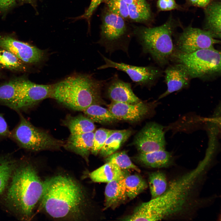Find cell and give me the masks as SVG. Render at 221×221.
Listing matches in <instances>:
<instances>
[{"mask_svg":"<svg viewBox=\"0 0 221 221\" xmlns=\"http://www.w3.org/2000/svg\"><path fill=\"white\" fill-rule=\"evenodd\" d=\"M131 133L129 130H115L106 140L99 152L100 154L107 157L115 153L128 139Z\"/></svg>","mask_w":221,"mask_h":221,"instance_id":"obj_22","label":"cell"},{"mask_svg":"<svg viewBox=\"0 0 221 221\" xmlns=\"http://www.w3.org/2000/svg\"><path fill=\"white\" fill-rule=\"evenodd\" d=\"M83 112L86 116L94 122L106 124L113 123L118 120L108 109L99 105H91Z\"/></svg>","mask_w":221,"mask_h":221,"instance_id":"obj_26","label":"cell"},{"mask_svg":"<svg viewBox=\"0 0 221 221\" xmlns=\"http://www.w3.org/2000/svg\"><path fill=\"white\" fill-rule=\"evenodd\" d=\"M94 137V132L80 134H71L63 145L66 149L86 158L91 152Z\"/></svg>","mask_w":221,"mask_h":221,"instance_id":"obj_18","label":"cell"},{"mask_svg":"<svg viewBox=\"0 0 221 221\" xmlns=\"http://www.w3.org/2000/svg\"><path fill=\"white\" fill-rule=\"evenodd\" d=\"M64 123L69 129L71 134H80L93 132L95 129L94 122L82 115L68 116Z\"/></svg>","mask_w":221,"mask_h":221,"instance_id":"obj_23","label":"cell"},{"mask_svg":"<svg viewBox=\"0 0 221 221\" xmlns=\"http://www.w3.org/2000/svg\"><path fill=\"white\" fill-rule=\"evenodd\" d=\"M205 10L206 17L205 31L214 38H221V2L218 1L210 3Z\"/></svg>","mask_w":221,"mask_h":221,"instance_id":"obj_19","label":"cell"},{"mask_svg":"<svg viewBox=\"0 0 221 221\" xmlns=\"http://www.w3.org/2000/svg\"><path fill=\"white\" fill-rule=\"evenodd\" d=\"M193 5L199 7H205L210 2L211 0H188Z\"/></svg>","mask_w":221,"mask_h":221,"instance_id":"obj_38","label":"cell"},{"mask_svg":"<svg viewBox=\"0 0 221 221\" xmlns=\"http://www.w3.org/2000/svg\"><path fill=\"white\" fill-rule=\"evenodd\" d=\"M10 137L20 147L33 151L59 149L64 144L46 131L34 126L21 114L19 123L11 132Z\"/></svg>","mask_w":221,"mask_h":221,"instance_id":"obj_8","label":"cell"},{"mask_svg":"<svg viewBox=\"0 0 221 221\" xmlns=\"http://www.w3.org/2000/svg\"><path fill=\"white\" fill-rule=\"evenodd\" d=\"M149 183L151 199L162 194L167 187L166 176L160 171L152 172L149 174Z\"/></svg>","mask_w":221,"mask_h":221,"instance_id":"obj_29","label":"cell"},{"mask_svg":"<svg viewBox=\"0 0 221 221\" xmlns=\"http://www.w3.org/2000/svg\"><path fill=\"white\" fill-rule=\"evenodd\" d=\"M0 68L23 72L28 71L29 65L11 52L0 47Z\"/></svg>","mask_w":221,"mask_h":221,"instance_id":"obj_24","label":"cell"},{"mask_svg":"<svg viewBox=\"0 0 221 221\" xmlns=\"http://www.w3.org/2000/svg\"><path fill=\"white\" fill-rule=\"evenodd\" d=\"M22 1H31L32 0H21Z\"/></svg>","mask_w":221,"mask_h":221,"instance_id":"obj_40","label":"cell"},{"mask_svg":"<svg viewBox=\"0 0 221 221\" xmlns=\"http://www.w3.org/2000/svg\"><path fill=\"white\" fill-rule=\"evenodd\" d=\"M157 5L158 9L161 11L170 10L179 8L175 0H158Z\"/></svg>","mask_w":221,"mask_h":221,"instance_id":"obj_35","label":"cell"},{"mask_svg":"<svg viewBox=\"0 0 221 221\" xmlns=\"http://www.w3.org/2000/svg\"><path fill=\"white\" fill-rule=\"evenodd\" d=\"M157 103H147L142 101L136 104L112 102L108 109L118 120L137 122L153 112Z\"/></svg>","mask_w":221,"mask_h":221,"instance_id":"obj_14","label":"cell"},{"mask_svg":"<svg viewBox=\"0 0 221 221\" xmlns=\"http://www.w3.org/2000/svg\"><path fill=\"white\" fill-rule=\"evenodd\" d=\"M17 163L9 155L0 156V195L5 191Z\"/></svg>","mask_w":221,"mask_h":221,"instance_id":"obj_27","label":"cell"},{"mask_svg":"<svg viewBox=\"0 0 221 221\" xmlns=\"http://www.w3.org/2000/svg\"><path fill=\"white\" fill-rule=\"evenodd\" d=\"M18 85V93L9 107L17 111L27 110L40 101L52 97L54 84H38L19 78Z\"/></svg>","mask_w":221,"mask_h":221,"instance_id":"obj_9","label":"cell"},{"mask_svg":"<svg viewBox=\"0 0 221 221\" xmlns=\"http://www.w3.org/2000/svg\"><path fill=\"white\" fill-rule=\"evenodd\" d=\"M104 86L107 96L112 102L136 104L141 101L134 94L130 83L125 82L115 74Z\"/></svg>","mask_w":221,"mask_h":221,"instance_id":"obj_16","label":"cell"},{"mask_svg":"<svg viewBox=\"0 0 221 221\" xmlns=\"http://www.w3.org/2000/svg\"><path fill=\"white\" fill-rule=\"evenodd\" d=\"M104 0H91L88 7L85 10L84 13L81 16L76 18V19H85L90 25L91 17L94 11L98 6Z\"/></svg>","mask_w":221,"mask_h":221,"instance_id":"obj_34","label":"cell"},{"mask_svg":"<svg viewBox=\"0 0 221 221\" xmlns=\"http://www.w3.org/2000/svg\"><path fill=\"white\" fill-rule=\"evenodd\" d=\"M220 43V40L213 38L204 30L188 27L179 36L175 51L190 53L200 49L215 48L214 45Z\"/></svg>","mask_w":221,"mask_h":221,"instance_id":"obj_11","label":"cell"},{"mask_svg":"<svg viewBox=\"0 0 221 221\" xmlns=\"http://www.w3.org/2000/svg\"><path fill=\"white\" fill-rule=\"evenodd\" d=\"M129 18L133 21L145 23L151 17V12L149 5L146 0H138L128 5Z\"/></svg>","mask_w":221,"mask_h":221,"instance_id":"obj_25","label":"cell"},{"mask_svg":"<svg viewBox=\"0 0 221 221\" xmlns=\"http://www.w3.org/2000/svg\"><path fill=\"white\" fill-rule=\"evenodd\" d=\"M134 143L140 153L165 149L166 144L163 126L154 122L147 123L136 135Z\"/></svg>","mask_w":221,"mask_h":221,"instance_id":"obj_13","label":"cell"},{"mask_svg":"<svg viewBox=\"0 0 221 221\" xmlns=\"http://www.w3.org/2000/svg\"><path fill=\"white\" fill-rule=\"evenodd\" d=\"M41 206L55 219L78 220L85 215L87 201L83 190L75 180L64 175L44 182Z\"/></svg>","mask_w":221,"mask_h":221,"instance_id":"obj_1","label":"cell"},{"mask_svg":"<svg viewBox=\"0 0 221 221\" xmlns=\"http://www.w3.org/2000/svg\"><path fill=\"white\" fill-rule=\"evenodd\" d=\"M15 3V0H0V12L9 9Z\"/></svg>","mask_w":221,"mask_h":221,"instance_id":"obj_37","label":"cell"},{"mask_svg":"<svg viewBox=\"0 0 221 221\" xmlns=\"http://www.w3.org/2000/svg\"><path fill=\"white\" fill-rule=\"evenodd\" d=\"M107 9L124 19L129 18L128 5L123 0H104Z\"/></svg>","mask_w":221,"mask_h":221,"instance_id":"obj_33","label":"cell"},{"mask_svg":"<svg viewBox=\"0 0 221 221\" xmlns=\"http://www.w3.org/2000/svg\"><path fill=\"white\" fill-rule=\"evenodd\" d=\"M0 47L11 52L28 65L39 64L46 59L47 52L8 36H0Z\"/></svg>","mask_w":221,"mask_h":221,"instance_id":"obj_12","label":"cell"},{"mask_svg":"<svg viewBox=\"0 0 221 221\" xmlns=\"http://www.w3.org/2000/svg\"><path fill=\"white\" fill-rule=\"evenodd\" d=\"M181 64L192 79L210 80L221 75V53L215 48L183 53L175 50L171 61Z\"/></svg>","mask_w":221,"mask_h":221,"instance_id":"obj_6","label":"cell"},{"mask_svg":"<svg viewBox=\"0 0 221 221\" xmlns=\"http://www.w3.org/2000/svg\"><path fill=\"white\" fill-rule=\"evenodd\" d=\"M124 177L107 183L105 191V209L114 208L127 198Z\"/></svg>","mask_w":221,"mask_h":221,"instance_id":"obj_17","label":"cell"},{"mask_svg":"<svg viewBox=\"0 0 221 221\" xmlns=\"http://www.w3.org/2000/svg\"><path fill=\"white\" fill-rule=\"evenodd\" d=\"M106 82L90 74H74L54 84L51 98L73 110L83 111L91 105L105 104L101 91Z\"/></svg>","mask_w":221,"mask_h":221,"instance_id":"obj_3","label":"cell"},{"mask_svg":"<svg viewBox=\"0 0 221 221\" xmlns=\"http://www.w3.org/2000/svg\"><path fill=\"white\" fill-rule=\"evenodd\" d=\"M137 159L145 165L153 168L167 167L172 161L171 153L165 149L146 153H140Z\"/></svg>","mask_w":221,"mask_h":221,"instance_id":"obj_20","label":"cell"},{"mask_svg":"<svg viewBox=\"0 0 221 221\" xmlns=\"http://www.w3.org/2000/svg\"><path fill=\"white\" fill-rule=\"evenodd\" d=\"M105 64L98 69L113 68L127 74L132 81L138 86L150 88L154 86L162 76L159 68L152 66H138L123 63L114 62L102 55Z\"/></svg>","mask_w":221,"mask_h":221,"instance_id":"obj_10","label":"cell"},{"mask_svg":"<svg viewBox=\"0 0 221 221\" xmlns=\"http://www.w3.org/2000/svg\"><path fill=\"white\" fill-rule=\"evenodd\" d=\"M127 5L134 3L138 0H123Z\"/></svg>","mask_w":221,"mask_h":221,"instance_id":"obj_39","label":"cell"},{"mask_svg":"<svg viewBox=\"0 0 221 221\" xmlns=\"http://www.w3.org/2000/svg\"><path fill=\"white\" fill-rule=\"evenodd\" d=\"M44 188V182L31 163H17L5 190V203L20 219L28 220L40 201Z\"/></svg>","mask_w":221,"mask_h":221,"instance_id":"obj_2","label":"cell"},{"mask_svg":"<svg viewBox=\"0 0 221 221\" xmlns=\"http://www.w3.org/2000/svg\"><path fill=\"white\" fill-rule=\"evenodd\" d=\"M18 78L0 85V103L9 107L15 100L18 89Z\"/></svg>","mask_w":221,"mask_h":221,"instance_id":"obj_30","label":"cell"},{"mask_svg":"<svg viewBox=\"0 0 221 221\" xmlns=\"http://www.w3.org/2000/svg\"><path fill=\"white\" fill-rule=\"evenodd\" d=\"M115 130L101 128L94 132L93 143L91 152L95 155L99 153L108 138Z\"/></svg>","mask_w":221,"mask_h":221,"instance_id":"obj_32","label":"cell"},{"mask_svg":"<svg viewBox=\"0 0 221 221\" xmlns=\"http://www.w3.org/2000/svg\"><path fill=\"white\" fill-rule=\"evenodd\" d=\"M107 157L106 160L107 162L114 163L122 170L132 169L138 172L140 171V169L132 163L129 157L124 151L115 152Z\"/></svg>","mask_w":221,"mask_h":221,"instance_id":"obj_31","label":"cell"},{"mask_svg":"<svg viewBox=\"0 0 221 221\" xmlns=\"http://www.w3.org/2000/svg\"><path fill=\"white\" fill-rule=\"evenodd\" d=\"M211 160L210 155L205 154L195 168L173 180L162 194L149 201L153 208L157 221L169 217L182 209L198 179Z\"/></svg>","mask_w":221,"mask_h":221,"instance_id":"obj_4","label":"cell"},{"mask_svg":"<svg viewBox=\"0 0 221 221\" xmlns=\"http://www.w3.org/2000/svg\"><path fill=\"white\" fill-rule=\"evenodd\" d=\"M131 36L125 19L107 9L105 10L98 43L104 47L106 52L111 54L121 50L128 54Z\"/></svg>","mask_w":221,"mask_h":221,"instance_id":"obj_7","label":"cell"},{"mask_svg":"<svg viewBox=\"0 0 221 221\" xmlns=\"http://www.w3.org/2000/svg\"><path fill=\"white\" fill-rule=\"evenodd\" d=\"M171 20L154 27H137L133 33L142 46V52L149 54L160 66L169 63L175 50L172 38Z\"/></svg>","mask_w":221,"mask_h":221,"instance_id":"obj_5","label":"cell"},{"mask_svg":"<svg viewBox=\"0 0 221 221\" xmlns=\"http://www.w3.org/2000/svg\"><path fill=\"white\" fill-rule=\"evenodd\" d=\"M10 134L6 122L0 114V138L10 137Z\"/></svg>","mask_w":221,"mask_h":221,"instance_id":"obj_36","label":"cell"},{"mask_svg":"<svg viewBox=\"0 0 221 221\" xmlns=\"http://www.w3.org/2000/svg\"><path fill=\"white\" fill-rule=\"evenodd\" d=\"M164 73L165 82L167 89L159 96V99L187 88L192 79L185 68L178 63L168 66L165 70Z\"/></svg>","mask_w":221,"mask_h":221,"instance_id":"obj_15","label":"cell"},{"mask_svg":"<svg viewBox=\"0 0 221 221\" xmlns=\"http://www.w3.org/2000/svg\"><path fill=\"white\" fill-rule=\"evenodd\" d=\"M124 182L127 197L130 200L136 197L148 187L145 180L136 174L125 176Z\"/></svg>","mask_w":221,"mask_h":221,"instance_id":"obj_28","label":"cell"},{"mask_svg":"<svg viewBox=\"0 0 221 221\" xmlns=\"http://www.w3.org/2000/svg\"><path fill=\"white\" fill-rule=\"evenodd\" d=\"M124 176L121 169L116 165L110 162H107L90 174L93 181L100 183H107Z\"/></svg>","mask_w":221,"mask_h":221,"instance_id":"obj_21","label":"cell"}]
</instances>
